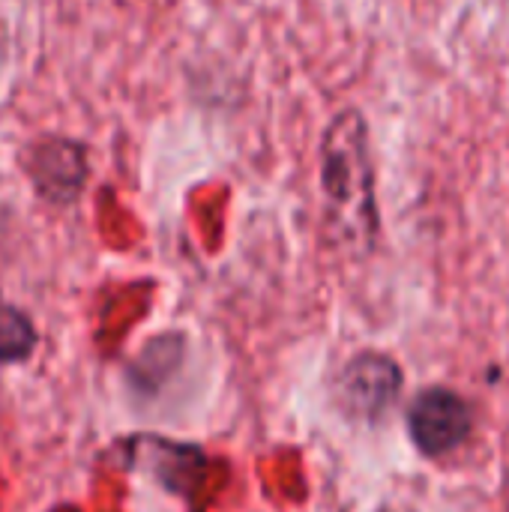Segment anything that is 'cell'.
Listing matches in <instances>:
<instances>
[{"label": "cell", "instance_id": "obj_4", "mask_svg": "<svg viewBox=\"0 0 509 512\" xmlns=\"http://www.w3.org/2000/svg\"><path fill=\"white\" fill-rule=\"evenodd\" d=\"M402 390V369L393 357L378 351H363L345 363L339 372V405L351 417L378 420Z\"/></svg>", "mask_w": 509, "mask_h": 512}, {"label": "cell", "instance_id": "obj_5", "mask_svg": "<svg viewBox=\"0 0 509 512\" xmlns=\"http://www.w3.org/2000/svg\"><path fill=\"white\" fill-rule=\"evenodd\" d=\"M39 342V333L33 321L9 303H0V363L15 366L33 357Z\"/></svg>", "mask_w": 509, "mask_h": 512}, {"label": "cell", "instance_id": "obj_3", "mask_svg": "<svg viewBox=\"0 0 509 512\" xmlns=\"http://www.w3.org/2000/svg\"><path fill=\"white\" fill-rule=\"evenodd\" d=\"M471 429H474V414L468 402L447 387L423 390L408 408L411 441L426 456H447L459 450L471 438Z\"/></svg>", "mask_w": 509, "mask_h": 512}, {"label": "cell", "instance_id": "obj_2", "mask_svg": "<svg viewBox=\"0 0 509 512\" xmlns=\"http://www.w3.org/2000/svg\"><path fill=\"white\" fill-rule=\"evenodd\" d=\"M18 162H21L24 177L36 189V195L48 204H72L90 177L87 147L63 135L33 138L21 150Z\"/></svg>", "mask_w": 509, "mask_h": 512}, {"label": "cell", "instance_id": "obj_6", "mask_svg": "<svg viewBox=\"0 0 509 512\" xmlns=\"http://www.w3.org/2000/svg\"><path fill=\"white\" fill-rule=\"evenodd\" d=\"M384 512H405V510H384Z\"/></svg>", "mask_w": 509, "mask_h": 512}, {"label": "cell", "instance_id": "obj_7", "mask_svg": "<svg viewBox=\"0 0 509 512\" xmlns=\"http://www.w3.org/2000/svg\"><path fill=\"white\" fill-rule=\"evenodd\" d=\"M0 303H3V297H0Z\"/></svg>", "mask_w": 509, "mask_h": 512}, {"label": "cell", "instance_id": "obj_1", "mask_svg": "<svg viewBox=\"0 0 509 512\" xmlns=\"http://www.w3.org/2000/svg\"><path fill=\"white\" fill-rule=\"evenodd\" d=\"M321 192L324 219L339 240L366 252L378 237V207H375V165L369 150L366 117L354 108L333 117L321 141Z\"/></svg>", "mask_w": 509, "mask_h": 512}]
</instances>
